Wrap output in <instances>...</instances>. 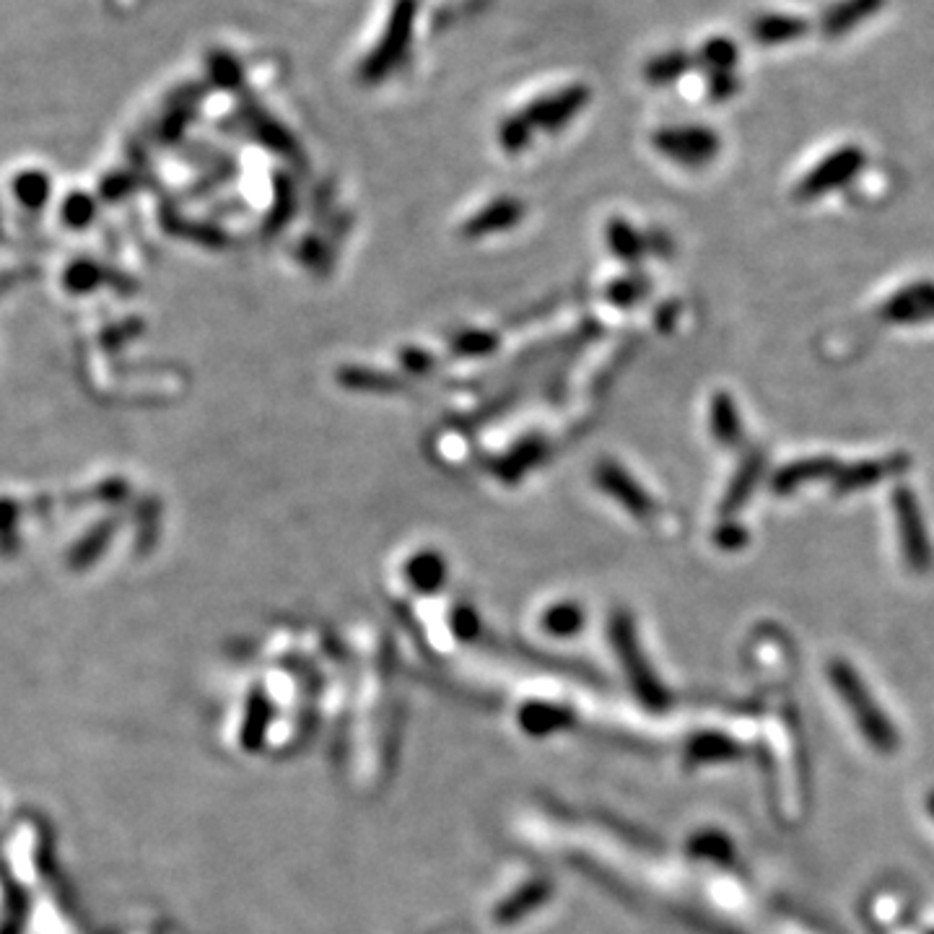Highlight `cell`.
<instances>
[{
  "label": "cell",
  "instance_id": "cell-3",
  "mask_svg": "<svg viewBox=\"0 0 934 934\" xmlns=\"http://www.w3.org/2000/svg\"><path fill=\"white\" fill-rule=\"evenodd\" d=\"M590 99H592V89L586 87V83H571V87H563L559 91H553V94L535 99V102L522 112V118L528 120V125L532 130L559 133V130L566 128L579 112H584V107L590 104Z\"/></svg>",
  "mask_w": 934,
  "mask_h": 934
},
{
  "label": "cell",
  "instance_id": "cell-5",
  "mask_svg": "<svg viewBox=\"0 0 934 934\" xmlns=\"http://www.w3.org/2000/svg\"><path fill=\"white\" fill-rule=\"evenodd\" d=\"M594 483H597V489L605 491L615 504H621L629 514H634L636 520H650L654 509H657L652 493L646 491L642 483H636V478L623 465H617L615 460L597 462V468H594Z\"/></svg>",
  "mask_w": 934,
  "mask_h": 934
},
{
  "label": "cell",
  "instance_id": "cell-28",
  "mask_svg": "<svg viewBox=\"0 0 934 934\" xmlns=\"http://www.w3.org/2000/svg\"><path fill=\"white\" fill-rule=\"evenodd\" d=\"M400 364H403V369L408 374H429L431 369H434V359H431V353H426V351H421V349H405L403 353H400Z\"/></svg>",
  "mask_w": 934,
  "mask_h": 934
},
{
  "label": "cell",
  "instance_id": "cell-20",
  "mask_svg": "<svg viewBox=\"0 0 934 934\" xmlns=\"http://www.w3.org/2000/svg\"><path fill=\"white\" fill-rule=\"evenodd\" d=\"M891 470H895V462H860V465L841 470L836 478V489L841 493L867 489V485H875L883 481Z\"/></svg>",
  "mask_w": 934,
  "mask_h": 934
},
{
  "label": "cell",
  "instance_id": "cell-18",
  "mask_svg": "<svg viewBox=\"0 0 934 934\" xmlns=\"http://www.w3.org/2000/svg\"><path fill=\"white\" fill-rule=\"evenodd\" d=\"M737 60L740 50L735 40H730V37H712V40H706L696 52V63L706 68L709 73H735Z\"/></svg>",
  "mask_w": 934,
  "mask_h": 934
},
{
  "label": "cell",
  "instance_id": "cell-17",
  "mask_svg": "<svg viewBox=\"0 0 934 934\" xmlns=\"http://www.w3.org/2000/svg\"><path fill=\"white\" fill-rule=\"evenodd\" d=\"M712 434L722 446H737L743 442V421L730 392H720L712 403Z\"/></svg>",
  "mask_w": 934,
  "mask_h": 934
},
{
  "label": "cell",
  "instance_id": "cell-19",
  "mask_svg": "<svg viewBox=\"0 0 934 934\" xmlns=\"http://www.w3.org/2000/svg\"><path fill=\"white\" fill-rule=\"evenodd\" d=\"M297 213V195H293V182L285 174H275L273 188V203H270L268 219H265V234L275 237L281 234L285 223Z\"/></svg>",
  "mask_w": 934,
  "mask_h": 934
},
{
  "label": "cell",
  "instance_id": "cell-9",
  "mask_svg": "<svg viewBox=\"0 0 934 934\" xmlns=\"http://www.w3.org/2000/svg\"><path fill=\"white\" fill-rule=\"evenodd\" d=\"M885 6V0H838V3L828 6L821 17V32L823 37H844L854 32L856 27H862L864 21L880 13Z\"/></svg>",
  "mask_w": 934,
  "mask_h": 934
},
{
  "label": "cell",
  "instance_id": "cell-29",
  "mask_svg": "<svg viewBox=\"0 0 934 934\" xmlns=\"http://www.w3.org/2000/svg\"><path fill=\"white\" fill-rule=\"evenodd\" d=\"M299 254H301V260H304L309 268H325L328 260H330V250H328L325 244L320 242L318 237L304 239V244H301Z\"/></svg>",
  "mask_w": 934,
  "mask_h": 934
},
{
  "label": "cell",
  "instance_id": "cell-1",
  "mask_svg": "<svg viewBox=\"0 0 934 934\" xmlns=\"http://www.w3.org/2000/svg\"><path fill=\"white\" fill-rule=\"evenodd\" d=\"M419 11L421 0H395V3H392V11L380 34V42H376V48H372V52H369L359 68V81L364 83V87H380L392 71H398L400 63H403L408 56V50H411Z\"/></svg>",
  "mask_w": 934,
  "mask_h": 934
},
{
  "label": "cell",
  "instance_id": "cell-12",
  "mask_svg": "<svg viewBox=\"0 0 934 934\" xmlns=\"http://www.w3.org/2000/svg\"><path fill=\"white\" fill-rule=\"evenodd\" d=\"M244 118H247V125H250L254 138H258V141L265 145V149H270L273 153H278V157H285V159L299 157L297 138H293L289 130H285L275 118H270L268 112H262L260 107H254V104L247 107Z\"/></svg>",
  "mask_w": 934,
  "mask_h": 934
},
{
  "label": "cell",
  "instance_id": "cell-21",
  "mask_svg": "<svg viewBox=\"0 0 934 934\" xmlns=\"http://www.w3.org/2000/svg\"><path fill=\"white\" fill-rule=\"evenodd\" d=\"M499 335L489 330H462L450 341V351L460 359H485L499 349Z\"/></svg>",
  "mask_w": 934,
  "mask_h": 934
},
{
  "label": "cell",
  "instance_id": "cell-10",
  "mask_svg": "<svg viewBox=\"0 0 934 934\" xmlns=\"http://www.w3.org/2000/svg\"><path fill=\"white\" fill-rule=\"evenodd\" d=\"M545 452H548V446L540 436L522 439V442L514 444L506 454H501V458L491 465V470H493V475H496V481L514 485V483H520L532 468H538L540 462L545 460Z\"/></svg>",
  "mask_w": 934,
  "mask_h": 934
},
{
  "label": "cell",
  "instance_id": "cell-26",
  "mask_svg": "<svg viewBox=\"0 0 934 934\" xmlns=\"http://www.w3.org/2000/svg\"><path fill=\"white\" fill-rule=\"evenodd\" d=\"M579 623H582V613H579L576 605H555L545 615V626L555 631V634H571V631L579 629Z\"/></svg>",
  "mask_w": 934,
  "mask_h": 934
},
{
  "label": "cell",
  "instance_id": "cell-22",
  "mask_svg": "<svg viewBox=\"0 0 934 934\" xmlns=\"http://www.w3.org/2000/svg\"><path fill=\"white\" fill-rule=\"evenodd\" d=\"M759 475H761V460L759 458H751L743 468L737 470L735 481H732L727 493H724V501H722V512L724 514H732L735 509L745 504L747 496H751L753 489H755V483H759Z\"/></svg>",
  "mask_w": 934,
  "mask_h": 934
},
{
  "label": "cell",
  "instance_id": "cell-30",
  "mask_svg": "<svg viewBox=\"0 0 934 934\" xmlns=\"http://www.w3.org/2000/svg\"><path fill=\"white\" fill-rule=\"evenodd\" d=\"M735 91H737L735 73H712V83H709V94H712V99H730Z\"/></svg>",
  "mask_w": 934,
  "mask_h": 934
},
{
  "label": "cell",
  "instance_id": "cell-24",
  "mask_svg": "<svg viewBox=\"0 0 934 934\" xmlns=\"http://www.w3.org/2000/svg\"><path fill=\"white\" fill-rule=\"evenodd\" d=\"M338 380L345 388L351 390H382V392H390V390H398L400 382L392 380V376L382 374V372H369V369H356V366H349L343 369L341 374H338Z\"/></svg>",
  "mask_w": 934,
  "mask_h": 934
},
{
  "label": "cell",
  "instance_id": "cell-14",
  "mask_svg": "<svg viewBox=\"0 0 934 934\" xmlns=\"http://www.w3.org/2000/svg\"><path fill=\"white\" fill-rule=\"evenodd\" d=\"M693 66H696V56H689V52L683 50H667L654 56L650 63L644 66L642 76L650 87H670V83L681 81Z\"/></svg>",
  "mask_w": 934,
  "mask_h": 934
},
{
  "label": "cell",
  "instance_id": "cell-2",
  "mask_svg": "<svg viewBox=\"0 0 934 934\" xmlns=\"http://www.w3.org/2000/svg\"><path fill=\"white\" fill-rule=\"evenodd\" d=\"M654 149L675 164L699 169L712 164L720 157L722 141L712 128L704 125H673L652 135Z\"/></svg>",
  "mask_w": 934,
  "mask_h": 934
},
{
  "label": "cell",
  "instance_id": "cell-13",
  "mask_svg": "<svg viewBox=\"0 0 934 934\" xmlns=\"http://www.w3.org/2000/svg\"><path fill=\"white\" fill-rule=\"evenodd\" d=\"M405 576L415 590L421 592H439L446 582V561L442 553L436 551H419L411 555L405 566Z\"/></svg>",
  "mask_w": 934,
  "mask_h": 934
},
{
  "label": "cell",
  "instance_id": "cell-11",
  "mask_svg": "<svg viewBox=\"0 0 934 934\" xmlns=\"http://www.w3.org/2000/svg\"><path fill=\"white\" fill-rule=\"evenodd\" d=\"M810 32V21L794 13H761L753 19L751 37L761 48H779L802 40Z\"/></svg>",
  "mask_w": 934,
  "mask_h": 934
},
{
  "label": "cell",
  "instance_id": "cell-23",
  "mask_svg": "<svg viewBox=\"0 0 934 934\" xmlns=\"http://www.w3.org/2000/svg\"><path fill=\"white\" fill-rule=\"evenodd\" d=\"M530 141H532V128L528 125V120H524L522 114H512V118H506L499 125V143L509 157H516V153L528 151Z\"/></svg>",
  "mask_w": 934,
  "mask_h": 934
},
{
  "label": "cell",
  "instance_id": "cell-16",
  "mask_svg": "<svg viewBox=\"0 0 934 934\" xmlns=\"http://www.w3.org/2000/svg\"><path fill=\"white\" fill-rule=\"evenodd\" d=\"M836 470H838V468H836V462L823 460V458L792 462V465H786L784 470H779L776 478H774V489H776L779 493L797 491L802 483L821 481V478H828V475L836 473Z\"/></svg>",
  "mask_w": 934,
  "mask_h": 934
},
{
  "label": "cell",
  "instance_id": "cell-25",
  "mask_svg": "<svg viewBox=\"0 0 934 934\" xmlns=\"http://www.w3.org/2000/svg\"><path fill=\"white\" fill-rule=\"evenodd\" d=\"M646 283L644 278H617L615 283H610L607 299L613 301L615 307H634L639 299L646 297Z\"/></svg>",
  "mask_w": 934,
  "mask_h": 934
},
{
  "label": "cell",
  "instance_id": "cell-7",
  "mask_svg": "<svg viewBox=\"0 0 934 934\" xmlns=\"http://www.w3.org/2000/svg\"><path fill=\"white\" fill-rule=\"evenodd\" d=\"M524 203L516 198H496L462 223V237L483 239L514 229L524 219Z\"/></svg>",
  "mask_w": 934,
  "mask_h": 934
},
{
  "label": "cell",
  "instance_id": "cell-8",
  "mask_svg": "<svg viewBox=\"0 0 934 934\" xmlns=\"http://www.w3.org/2000/svg\"><path fill=\"white\" fill-rule=\"evenodd\" d=\"M887 322H924L934 320V283H914L891 297L883 304Z\"/></svg>",
  "mask_w": 934,
  "mask_h": 934
},
{
  "label": "cell",
  "instance_id": "cell-27",
  "mask_svg": "<svg viewBox=\"0 0 934 934\" xmlns=\"http://www.w3.org/2000/svg\"><path fill=\"white\" fill-rule=\"evenodd\" d=\"M213 73H215V81H219V87L223 89H237L239 83H242V68L231 56H221L213 60Z\"/></svg>",
  "mask_w": 934,
  "mask_h": 934
},
{
  "label": "cell",
  "instance_id": "cell-6",
  "mask_svg": "<svg viewBox=\"0 0 934 934\" xmlns=\"http://www.w3.org/2000/svg\"><path fill=\"white\" fill-rule=\"evenodd\" d=\"M895 516H898V535L903 553H906V561L911 569L924 571L930 569L932 563V548L930 538H926V528L922 520V512H918L916 496L906 489H901L893 499Z\"/></svg>",
  "mask_w": 934,
  "mask_h": 934
},
{
  "label": "cell",
  "instance_id": "cell-15",
  "mask_svg": "<svg viewBox=\"0 0 934 934\" xmlns=\"http://www.w3.org/2000/svg\"><path fill=\"white\" fill-rule=\"evenodd\" d=\"M605 239L610 252L621 262H629V265H636L646 254V239L626 219H610Z\"/></svg>",
  "mask_w": 934,
  "mask_h": 934
},
{
  "label": "cell",
  "instance_id": "cell-4",
  "mask_svg": "<svg viewBox=\"0 0 934 934\" xmlns=\"http://www.w3.org/2000/svg\"><path fill=\"white\" fill-rule=\"evenodd\" d=\"M864 167V153L856 145H844V149L833 151L823 161H817L813 172H807L797 184V198L813 200L825 192L838 190L841 184L854 180Z\"/></svg>",
  "mask_w": 934,
  "mask_h": 934
}]
</instances>
